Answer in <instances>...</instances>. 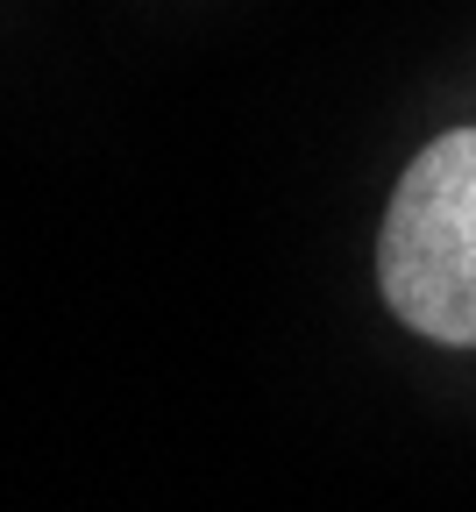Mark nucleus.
<instances>
[{"instance_id":"f257e3e1","label":"nucleus","mask_w":476,"mask_h":512,"mask_svg":"<svg viewBox=\"0 0 476 512\" xmlns=\"http://www.w3.org/2000/svg\"><path fill=\"white\" fill-rule=\"evenodd\" d=\"M377 285L413 335L476 342V128L427 143L398 178L377 235Z\"/></svg>"}]
</instances>
